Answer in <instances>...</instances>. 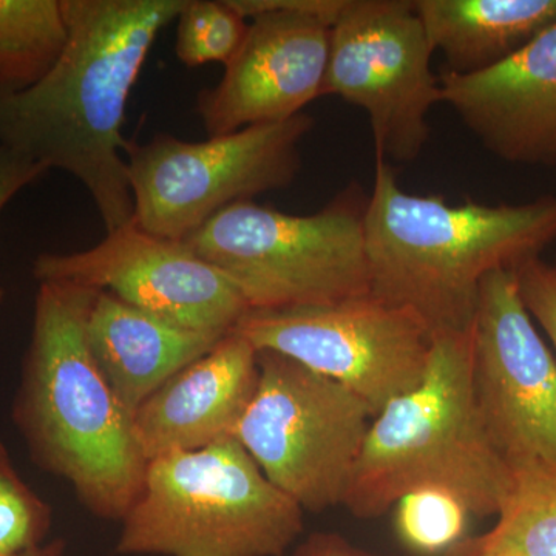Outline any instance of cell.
Returning a JSON list of instances; mask_svg holds the SVG:
<instances>
[{
	"label": "cell",
	"instance_id": "6da1fadb",
	"mask_svg": "<svg viewBox=\"0 0 556 556\" xmlns=\"http://www.w3.org/2000/svg\"><path fill=\"white\" fill-rule=\"evenodd\" d=\"M188 0H62L67 43L35 86L0 91V144L78 179L108 233L134 222L123 124L161 31Z\"/></svg>",
	"mask_w": 556,
	"mask_h": 556
},
{
	"label": "cell",
	"instance_id": "7a4b0ae2",
	"mask_svg": "<svg viewBox=\"0 0 556 556\" xmlns=\"http://www.w3.org/2000/svg\"><path fill=\"white\" fill-rule=\"evenodd\" d=\"M98 292L39 281L13 420L36 466L68 482L94 517L123 521L141 492L148 459L130 413L87 343Z\"/></svg>",
	"mask_w": 556,
	"mask_h": 556
},
{
	"label": "cell",
	"instance_id": "3957f363",
	"mask_svg": "<svg viewBox=\"0 0 556 556\" xmlns=\"http://www.w3.org/2000/svg\"><path fill=\"white\" fill-rule=\"evenodd\" d=\"M365 239L372 294L415 311L433 332L467 331L482 280L556 241V197L450 203L402 189L388 161L376 159Z\"/></svg>",
	"mask_w": 556,
	"mask_h": 556
},
{
	"label": "cell",
	"instance_id": "277c9868",
	"mask_svg": "<svg viewBox=\"0 0 556 556\" xmlns=\"http://www.w3.org/2000/svg\"><path fill=\"white\" fill-rule=\"evenodd\" d=\"M514 471L482 426L470 378V328L433 332L419 386L372 419L343 507L375 519L420 489L459 497L471 517H497Z\"/></svg>",
	"mask_w": 556,
	"mask_h": 556
},
{
	"label": "cell",
	"instance_id": "5b68a950",
	"mask_svg": "<svg viewBox=\"0 0 556 556\" xmlns=\"http://www.w3.org/2000/svg\"><path fill=\"white\" fill-rule=\"evenodd\" d=\"M303 514L236 438H226L149 460L116 552L283 556L303 533Z\"/></svg>",
	"mask_w": 556,
	"mask_h": 556
},
{
	"label": "cell",
	"instance_id": "8992f818",
	"mask_svg": "<svg viewBox=\"0 0 556 556\" xmlns=\"http://www.w3.org/2000/svg\"><path fill=\"white\" fill-rule=\"evenodd\" d=\"M365 207L343 195L294 215L240 201L185 241L239 288L251 311L332 305L371 292Z\"/></svg>",
	"mask_w": 556,
	"mask_h": 556
},
{
	"label": "cell",
	"instance_id": "52a82bcc",
	"mask_svg": "<svg viewBox=\"0 0 556 556\" xmlns=\"http://www.w3.org/2000/svg\"><path fill=\"white\" fill-rule=\"evenodd\" d=\"M257 391L233 438L303 511L343 506L376 415L342 383L258 351Z\"/></svg>",
	"mask_w": 556,
	"mask_h": 556
},
{
	"label": "cell",
	"instance_id": "ba28073f",
	"mask_svg": "<svg viewBox=\"0 0 556 556\" xmlns=\"http://www.w3.org/2000/svg\"><path fill=\"white\" fill-rule=\"evenodd\" d=\"M313 124L300 113L204 141L169 134L142 144L127 141L135 225L161 239L185 241L226 207L288 188Z\"/></svg>",
	"mask_w": 556,
	"mask_h": 556
},
{
	"label": "cell",
	"instance_id": "9c48e42d",
	"mask_svg": "<svg viewBox=\"0 0 556 556\" xmlns=\"http://www.w3.org/2000/svg\"><path fill=\"white\" fill-rule=\"evenodd\" d=\"M232 332L342 383L376 416L419 386L433 348L415 311L372 292L314 308L249 309Z\"/></svg>",
	"mask_w": 556,
	"mask_h": 556
},
{
	"label": "cell",
	"instance_id": "30bf717a",
	"mask_svg": "<svg viewBox=\"0 0 556 556\" xmlns=\"http://www.w3.org/2000/svg\"><path fill=\"white\" fill-rule=\"evenodd\" d=\"M433 53L413 0H346L332 25L321 97L364 110L376 159L408 163L426 148L441 102Z\"/></svg>",
	"mask_w": 556,
	"mask_h": 556
},
{
	"label": "cell",
	"instance_id": "8fae6325",
	"mask_svg": "<svg viewBox=\"0 0 556 556\" xmlns=\"http://www.w3.org/2000/svg\"><path fill=\"white\" fill-rule=\"evenodd\" d=\"M475 405L511 468L556 463V357L519 292L515 269L489 274L470 325Z\"/></svg>",
	"mask_w": 556,
	"mask_h": 556
},
{
	"label": "cell",
	"instance_id": "7c38bea8",
	"mask_svg": "<svg viewBox=\"0 0 556 556\" xmlns=\"http://www.w3.org/2000/svg\"><path fill=\"white\" fill-rule=\"evenodd\" d=\"M345 2L230 0L249 30L217 86L197 97L207 137L294 118L320 98L331 27Z\"/></svg>",
	"mask_w": 556,
	"mask_h": 556
},
{
	"label": "cell",
	"instance_id": "4fadbf2b",
	"mask_svg": "<svg viewBox=\"0 0 556 556\" xmlns=\"http://www.w3.org/2000/svg\"><path fill=\"white\" fill-rule=\"evenodd\" d=\"M33 276L38 283L110 292L177 327L218 338L249 311L239 288L186 241L161 239L134 222L86 251L38 255Z\"/></svg>",
	"mask_w": 556,
	"mask_h": 556
},
{
	"label": "cell",
	"instance_id": "5bb4252c",
	"mask_svg": "<svg viewBox=\"0 0 556 556\" xmlns=\"http://www.w3.org/2000/svg\"><path fill=\"white\" fill-rule=\"evenodd\" d=\"M441 102L497 159L556 166V24L495 67L442 72Z\"/></svg>",
	"mask_w": 556,
	"mask_h": 556
},
{
	"label": "cell",
	"instance_id": "9a60e30c",
	"mask_svg": "<svg viewBox=\"0 0 556 556\" xmlns=\"http://www.w3.org/2000/svg\"><path fill=\"white\" fill-rule=\"evenodd\" d=\"M260 379L258 351L230 332L175 372L134 413V433L148 459L192 452L233 438Z\"/></svg>",
	"mask_w": 556,
	"mask_h": 556
},
{
	"label": "cell",
	"instance_id": "2e32d148",
	"mask_svg": "<svg viewBox=\"0 0 556 556\" xmlns=\"http://www.w3.org/2000/svg\"><path fill=\"white\" fill-rule=\"evenodd\" d=\"M86 336L98 368L131 417L153 391L223 339L177 327L104 291L91 305Z\"/></svg>",
	"mask_w": 556,
	"mask_h": 556
},
{
	"label": "cell",
	"instance_id": "e0dca14e",
	"mask_svg": "<svg viewBox=\"0 0 556 556\" xmlns=\"http://www.w3.org/2000/svg\"><path fill=\"white\" fill-rule=\"evenodd\" d=\"M447 72L475 75L514 56L556 24V0H413Z\"/></svg>",
	"mask_w": 556,
	"mask_h": 556
},
{
	"label": "cell",
	"instance_id": "ac0fdd59",
	"mask_svg": "<svg viewBox=\"0 0 556 556\" xmlns=\"http://www.w3.org/2000/svg\"><path fill=\"white\" fill-rule=\"evenodd\" d=\"M511 471L495 527L464 538L444 556H556V463L535 460Z\"/></svg>",
	"mask_w": 556,
	"mask_h": 556
},
{
	"label": "cell",
	"instance_id": "d6986e66",
	"mask_svg": "<svg viewBox=\"0 0 556 556\" xmlns=\"http://www.w3.org/2000/svg\"><path fill=\"white\" fill-rule=\"evenodd\" d=\"M62 0H0V91L39 83L67 43Z\"/></svg>",
	"mask_w": 556,
	"mask_h": 556
},
{
	"label": "cell",
	"instance_id": "ffe728a7",
	"mask_svg": "<svg viewBox=\"0 0 556 556\" xmlns=\"http://www.w3.org/2000/svg\"><path fill=\"white\" fill-rule=\"evenodd\" d=\"M249 21L230 0H188L177 17L175 53L189 68L228 64L247 39Z\"/></svg>",
	"mask_w": 556,
	"mask_h": 556
},
{
	"label": "cell",
	"instance_id": "44dd1931",
	"mask_svg": "<svg viewBox=\"0 0 556 556\" xmlns=\"http://www.w3.org/2000/svg\"><path fill=\"white\" fill-rule=\"evenodd\" d=\"M394 507L397 535L416 554L445 555L466 538L471 514L459 497L445 490H416L402 496Z\"/></svg>",
	"mask_w": 556,
	"mask_h": 556
},
{
	"label": "cell",
	"instance_id": "7402d4cb",
	"mask_svg": "<svg viewBox=\"0 0 556 556\" xmlns=\"http://www.w3.org/2000/svg\"><path fill=\"white\" fill-rule=\"evenodd\" d=\"M53 510L17 473L0 439V556H10L46 543Z\"/></svg>",
	"mask_w": 556,
	"mask_h": 556
},
{
	"label": "cell",
	"instance_id": "603a6c76",
	"mask_svg": "<svg viewBox=\"0 0 556 556\" xmlns=\"http://www.w3.org/2000/svg\"><path fill=\"white\" fill-rule=\"evenodd\" d=\"M522 302L533 320L546 332L556 357V265L540 257L515 269Z\"/></svg>",
	"mask_w": 556,
	"mask_h": 556
},
{
	"label": "cell",
	"instance_id": "cb8c5ba5",
	"mask_svg": "<svg viewBox=\"0 0 556 556\" xmlns=\"http://www.w3.org/2000/svg\"><path fill=\"white\" fill-rule=\"evenodd\" d=\"M47 172L49 169L38 161L0 144V211L16 193L38 181Z\"/></svg>",
	"mask_w": 556,
	"mask_h": 556
},
{
	"label": "cell",
	"instance_id": "d4e9b609",
	"mask_svg": "<svg viewBox=\"0 0 556 556\" xmlns=\"http://www.w3.org/2000/svg\"><path fill=\"white\" fill-rule=\"evenodd\" d=\"M292 556H376L336 532H314L294 548Z\"/></svg>",
	"mask_w": 556,
	"mask_h": 556
},
{
	"label": "cell",
	"instance_id": "484cf974",
	"mask_svg": "<svg viewBox=\"0 0 556 556\" xmlns=\"http://www.w3.org/2000/svg\"><path fill=\"white\" fill-rule=\"evenodd\" d=\"M65 548L67 544L64 540H53L10 556H65Z\"/></svg>",
	"mask_w": 556,
	"mask_h": 556
},
{
	"label": "cell",
	"instance_id": "4316f807",
	"mask_svg": "<svg viewBox=\"0 0 556 556\" xmlns=\"http://www.w3.org/2000/svg\"><path fill=\"white\" fill-rule=\"evenodd\" d=\"M3 295H5V291H3V288L0 287V302H2Z\"/></svg>",
	"mask_w": 556,
	"mask_h": 556
}]
</instances>
